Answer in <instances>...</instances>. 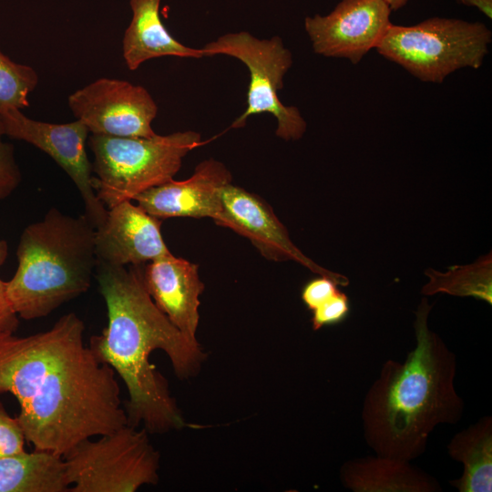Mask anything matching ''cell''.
<instances>
[{"label":"cell","instance_id":"cell-1","mask_svg":"<svg viewBox=\"0 0 492 492\" xmlns=\"http://www.w3.org/2000/svg\"><path fill=\"white\" fill-rule=\"evenodd\" d=\"M84 333L74 313L29 336L0 333V395L18 401L16 418L35 449L63 456L128 424L115 371L85 344Z\"/></svg>","mask_w":492,"mask_h":492},{"label":"cell","instance_id":"cell-20","mask_svg":"<svg viewBox=\"0 0 492 492\" xmlns=\"http://www.w3.org/2000/svg\"><path fill=\"white\" fill-rule=\"evenodd\" d=\"M429 279L421 290L425 296L447 293L458 297H473L492 305V254L480 256L467 265L449 267L446 272L427 268Z\"/></svg>","mask_w":492,"mask_h":492},{"label":"cell","instance_id":"cell-21","mask_svg":"<svg viewBox=\"0 0 492 492\" xmlns=\"http://www.w3.org/2000/svg\"><path fill=\"white\" fill-rule=\"evenodd\" d=\"M37 83L33 67L15 63L0 51V115L28 107V96Z\"/></svg>","mask_w":492,"mask_h":492},{"label":"cell","instance_id":"cell-27","mask_svg":"<svg viewBox=\"0 0 492 492\" xmlns=\"http://www.w3.org/2000/svg\"><path fill=\"white\" fill-rule=\"evenodd\" d=\"M457 3L466 6H474L487 17H492V0H456Z\"/></svg>","mask_w":492,"mask_h":492},{"label":"cell","instance_id":"cell-5","mask_svg":"<svg viewBox=\"0 0 492 492\" xmlns=\"http://www.w3.org/2000/svg\"><path fill=\"white\" fill-rule=\"evenodd\" d=\"M200 144V134L191 130L151 138L92 134L88 145L97 199L109 209L172 179L183 158Z\"/></svg>","mask_w":492,"mask_h":492},{"label":"cell","instance_id":"cell-24","mask_svg":"<svg viewBox=\"0 0 492 492\" xmlns=\"http://www.w3.org/2000/svg\"><path fill=\"white\" fill-rule=\"evenodd\" d=\"M25 435L16 417H11L0 403V457L24 452Z\"/></svg>","mask_w":492,"mask_h":492},{"label":"cell","instance_id":"cell-8","mask_svg":"<svg viewBox=\"0 0 492 492\" xmlns=\"http://www.w3.org/2000/svg\"><path fill=\"white\" fill-rule=\"evenodd\" d=\"M205 56L226 55L241 60L249 69L246 109L232 128H241L250 116L270 113L277 120L275 134L284 140L300 139L307 123L295 106L283 105L278 91L292 65V55L279 36L259 39L249 32L228 33L201 47Z\"/></svg>","mask_w":492,"mask_h":492},{"label":"cell","instance_id":"cell-6","mask_svg":"<svg viewBox=\"0 0 492 492\" xmlns=\"http://www.w3.org/2000/svg\"><path fill=\"white\" fill-rule=\"evenodd\" d=\"M491 40L483 23L436 16L408 26L391 24L375 49L421 81L441 84L458 69L479 68Z\"/></svg>","mask_w":492,"mask_h":492},{"label":"cell","instance_id":"cell-10","mask_svg":"<svg viewBox=\"0 0 492 492\" xmlns=\"http://www.w3.org/2000/svg\"><path fill=\"white\" fill-rule=\"evenodd\" d=\"M5 135L24 140L50 156L70 177L82 198L85 215L97 229L103 224L108 209L93 188L92 164L86 151L89 133L80 120L52 124L31 119L13 108L0 115Z\"/></svg>","mask_w":492,"mask_h":492},{"label":"cell","instance_id":"cell-25","mask_svg":"<svg viewBox=\"0 0 492 492\" xmlns=\"http://www.w3.org/2000/svg\"><path fill=\"white\" fill-rule=\"evenodd\" d=\"M338 284L326 276H319L309 281L302 290V300L310 311L332 298L340 290Z\"/></svg>","mask_w":492,"mask_h":492},{"label":"cell","instance_id":"cell-18","mask_svg":"<svg viewBox=\"0 0 492 492\" xmlns=\"http://www.w3.org/2000/svg\"><path fill=\"white\" fill-rule=\"evenodd\" d=\"M62 456L35 449L0 457V492H69Z\"/></svg>","mask_w":492,"mask_h":492},{"label":"cell","instance_id":"cell-9","mask_svg":"<svg viewBox=\"0 0 492 492\" xmlns=\"http://www.w3.org/2000/svg\"><path fill=\"white\" fill-rule=\"evenodd\" d=\"M77 119L95 135L151 138L158 106L149 91L130 82L101 77L68 97Z\"/></svg>","mask_w":492,"mask_h":492},{"label":"cell","instance_id":"cell-26","mask_svg":"<svg viewBox=\"0 0 492 492\" xmlns=\"http://www.w3.org/2000/svg\"><path fill=\"white\" fill-rule=\"evenodd\" d=\"M7 253V243L0 239V266L5 261ZM18 326V315L14 311L6 294V282L0 279V333H14Z\"/></svg>","mask_w":492,"mask_h":492},{"label":"cell","instance_id":"cell-12","mask_svg":"<svg viewBox=\"0 0 492 492\" xmlns=\"http://www.w3.org/2000/svg\"><path fill=\"white\" fill-rule=\"evenodd\" d=\"M385 0H342L326 15L306 16L304 29L315 54L356 65L391 26Z\"/></svg>","mask_w":492,"mask_h":492},{"label":"cell","instance_id":"cell-3","mask_svg":"<svg viewBox=\"0 0 492 492\" xmlns=\"http://www.w3.org/2000/svg\"><path fill=\"white\" fill-rule=\"evenodd\" d=\"M432 307L423 297L415 313L414 349L402 363L387 360L364 396V437L377 456L411 462L425 453L437 425L463 416L456 354L429 328Z\"/></svg>","mask_w":492,"mask_h":492},{"label":"cell","instance_id":"cell-28","mask_svg":"<svg viewBox=\"0 0 492 492\" xmlns=\"http://www.w3.org/2000/svg\"><path fill=\"white\" fill-rule=\"evenodd\" d=\"M391 10L396 11L405 6L408 0H385Z\"/></svg>","mask_w":492,"mask_h":492},{"label":"cell","instance_id":"cell-11","mask_svg":"<svg viewBox=\"0 0 492 492\" xmlns=\"http://www.w3.org/2000/svg\"><path fill=\"white\" fill-rule=\"evenodd\" d=\"M214 221L249 239L269 261H293L318 275L332 279L338 285L349 284L347 277L319 266L301 251L272 207L261 197L241 187L231 183L223 187L220 210Z\"/></svg>","mask_w":492,"mask_h":492},{"label":"cell","instance_id":"cell-22","mask_svg":"<svg viewBox=\"0 0 492 492\" xmlns=\"http://www.w3.org/2000/svg\"><path fill=\"white\" fill-rule=\"evenodd\" d=\"M350 310L348 296L343 292L339 291L332 298L312 311L313 329L317 331L323 326L343 322L349 315Z\"/></svg>","mask_w":492,"mask_h":492},{"label":"cell","instance_id":"cell-7","mask_svg":"<svg viewBox=\"0 0 492 492\" xmlns=\"http://www.w3.org/2000/svg\"><path fill=\"white\" fill-rule=\"evenodd\" d=\"M69 492H135L159 481V453L143 428L126 424L63 456Z\"/></svg>","mask_w":492,"mask_h":492},{"label":"cell","instance_id":"cell-16","mask_svg":"<svg viewBox=\"0 0 492 492\" xmlns=\"http://www.w3.org/2000/svg\"><path fill=\"white\" fill-rule=\"evenodd\" d=\"M344 487L354 492H439L431 475L408 461L368 456L349 459L340 468Z\"/></svg>","mask_w":492,"mask_h":492},{"label":"cell","instance_id":"cell-14","mask_svg":"<svg viewBox=\"0 0 492 492\" xmlns=\"http://www.w3.org/2000/svg\"><path fill=\"white\" fill-rule=\"evenodd\" d=\"M226 166L214 159L199 163L185 180L173 179L152 187L133 200L147 213L159 219L189 217L211 218L220 210V192L231 183Z\"/></svg>","mask_w":492,"mask_h":492},{"label":"cell","instance_id":"cell-13","mask_svg":"<svg viewBox=\"0 0 492 492\" xmlns=\"http://www.w3.org/2000/svg\"><path fill=\"white\" fill-rule=\"evenodd\" d=\"M161 220L131 200L108 209L95 231L97 261L110 265H142L170 253L160 232Z\"/></svg>","mask_w":492,"mask_h":492},{"label":"cell","instance_id":"cell-19","mask_svg":"<svg viewBox=\"0 0 492 492\" xmlns=\"http://www.w3.org/2000/svg\"><path fill=\"white\" fill-rule=\"evenodd\" d=\"M450 457L463 464L462 476L449 484L459 492L492 491V417L485 415L456 433L447 445Z\"/></svg>","mask_w":492,"mask_h":492},{"label":"cell","instance_id":"cell-15","mask_svg":"<svg viewBox=\"0 0 492 492\" xmlns=\"http://www.w3.org/2000/svg\"><path fill=\"white\" fill-rule=\"evenodd\" d=\"M198 265L171 252L140 267L145 287L159 309L190 340L198 342L200 295L204 291Z\"/></svg>","mask_w":492,"mask_h":492},{"label":"cell","instance_id":"cell-2","mask_svg":"<svg viewBox=\"0 0 492 492\" xmlns=\"http://www.w3.org/2000/svg\"><path fill=\"white\" fill-rule=\"evenodd\" d=\"M141 265L97 261L96 279L108 310V325L93 335L89 348L123 380L128 424L150 433L180 429L185 424L167 380L149 362L162 350L180 379L196 374L205 359L198 342L184 335L155 304L141 277Z\"/></svg>","mask_w":492,"mask_h":492},{"label":"cell","instance_id":"cell-17","mask_svg":"<svg viewBox=\"0 0 492 492\" xmlns=\"http://www.w3.org/2000/svg\"><path fill=\"white\" fill-rule=\"evenodd\" d=\"M161 0H129L131 21L123 42V57L129 70H136L149 59L173 56L204 57L202 48L187 46L167 30L159 15Z\"/></svg>","mask_w":492,"mask_h":492},{"label":"cell","instance_id":"cell-4","mask_svg":"<svg viewBox=\"0 0 492 492\" xmlns=\"http://www.w3.org/2000/svg\"><path fill=\"white\" fill-rule=\"evenodd\" d=\"M95 231L86 215L50 209L26 227L16 249L17 269L6 294L22 319L34 320L86 292L96 271Z\"/></svg>","mask_w":492,"mask_h":492},{"label":"cell","instance_id":"cell-23","mask_svg":"<svg viewBox=\"0 0 492 492\" xmlns=\"http://www.w3.org/2000/svg\"><path fill=\"white\" fill-rule=\"evenodd\" d=\"M4 127L0 118V200L9 197L21 182V172L15 160L14 147L4 142Z\"/></svg>","mask_w":492,"mask_h":492}]
</instances>
